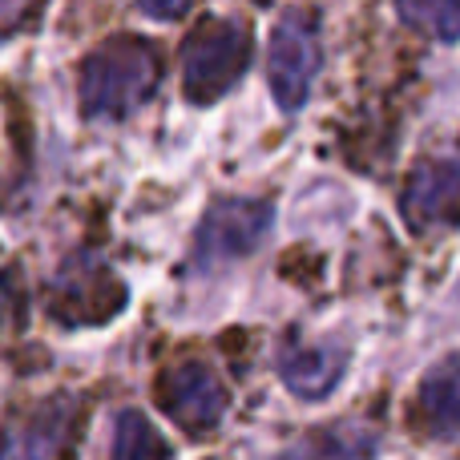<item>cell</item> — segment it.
Returning a JSON list of instances; mask_svg holds the SVG:
<instances>
[{
	"label": "cell",
	"mask_w": 460,
	"mask_h": 460,
	"mask_svg": "<svg viewBox=\"0 0 460 460\" xmlns=\"http://www.w3.org/2000/svg\"><path fill=\"white\" fill-rule=\"evenodd\" d=\"M162 81V57L142 37H113L81 65V113L89 121H121L142 110Z\"/></svg>",
	"instance_id": "6da1fadb"
},
{
	"label": "cell",
	"mask_w": 460,
	"mask_h": 460,
	"mask_svg": "<svg viewBox=\"0 0 460 460\" xmlns=\"http://www.w3.org/2000/svg\"><path fill=\"white\" fill-rule=\"evenodd\" d=\"M251 65V29L234 16H207L182 45V93L194 105H215L243 81Z\"/></svg>",
	"instance_id": "7a4b0ae2"
},
{
	"label": "cell",
	"mask_w": 460,
	"mask_h": 460,
	"mask_svg": "<svg viewBox=\"0 0 460 460\" xmlns=\"http://www.w3.org/2000/svg\"><path fill=\"white\" fill-rule=\"evenodd\" d=\"M275 230V202L267 199H218L207 207L194 234L190 267L199 275H215L254 254Z\"/></svg>",
	"instance_id": "3957f363"
},
{
	"label": "cell",
	"mask_w": 460,
	"mask_h": 460,
	"mask_svg": "<svg viewBox=\"0 0 460 460\" xmlns=\"http://www.w3.org/2000/svg\"><path fill=\"white\" fill-rule=\"evenodd\" d=\"M319 73V32H315V16L291 8L275 21L270 29V49H267V81L275 93L279 110L283 113H299L311 97Z\"/></svg>",
	"instance_id": "277c9868"
},
{
	"label": "cell",
	"mask_w": 460,
	"mask_h": 460,
	"mask_svg": "<svg viewBox=\"0 0 460 460\" xmlns=\"http://www.w3.org/2000/svg\"><path fill=\"white\" fill-rule=\"evenodd\" d=\"M126 307V287L110 267L93 259H77L61 270L49 291V315L65 327H102Z\"/></svg>",
	"instance_id": "5b68a950"
},
{
	"label": "cell",
	"mask_w": 460,
	"mask_h": 460,
	"mask_svg": "<svg viewBox=\"0 0 460 460\" xmlns=\"http://www.w3.org/2000/svg\"><path fill=\"white\" fill-rule=\"evenodd\" d=\"M158 404L178 429L186 432H210L223 424L226 416V388L202 359H182V364L166 367L158 380Z\"/></svg>",
	"instance_id": "8992f818"
},
{
	"label": "cell",
	"mask_w": 460,
	"mask_h": 460,
	"mask_svg": "<svg viewBox=\"0 0 460 460\" xmlns=\"http://www.w3.org/2000/svg\"><path fill=\"white\" fill-rule=\"evenodd\" d=\"M400 210H404L412 230L460 223V142L429 154L412 170V178L404 186V199H400Z\"/></svg>",
	"instance_id": "52a82bcc"
},
{
	"label": "cell",
	"mask_w": 460,
	"mask_h": 460,
	"mask_svg": "<svg viewBox=\"0 0 460 460\" xmlns=\"http://www.w3.org/2000/svg\"><path fill=\"white\" fill-rule=\"evenodd\" d=\"M77 404L73 400H49L37 412L16 416L0 432V460H61L69 448Z\"/></svg>",
	"instance_id": "ba28073f"
},
{
	"label": "cell",
	"mask_w": 460,
	"mask_h": 460,
	"mask_svg": "<svg viewBox=\"0 0 460 460\" xmlns=\"http://www.w3.org/2000/svg\"><path fill=\"white\" fill-rule=\"evenodd\" d=\"M348 364H351L348 348L335 340L295 343V348H287L283 356H279V380L299 400L319 404V400H327L340 388V380L348 376Z\"/></svg>",
	"instance_id": "9c48e42d"
},
{
	"label": "cell",
	"mask_w": 460,
	"mask_h": 460,
	"mask_svg": "<svg viewBox=\"0 0 460 460\" xmlns=\"http://www.w3.org/2000/svg\"><path fill=\"white\" fill-rule=\"evenodd\" d=\"M376 448H380V437L367 424L343 420L287 445V453L279 460H376Z\"/></svg>",
	"instance_id": "30bf717a"
},
{
	"label": "cell",
	"mask_w": 460,
	"mask_h": 460,
	"mask_svg": "<svg viewBox=\"0 0 460 460\" xmlns=\"http://www.w3.org/2000/svg\"><path fill=\"white\" fill-rule=\"evenodd\" d=\"M420 412L432 437H460V356H448L424 376Z\"/></svg>",
	"instance_id": "8fae6325"
},
{
	"label": "cell",
	"mask_w": 460,
	"mask_h": 460,
	"mask_svg": "<svg viewBox=\"0 0 460 460\" xmlns=\"http://www.w3.org/2000/svg\"><path fill=\"white\" fill-rule=\"evenodd\" d=\"M110 460H170V445L162 440V432L146 420L142 412L126 408L113 420V448Z\"/></svg>",
	"instance_id": "7c38bea8"
},
{
	"label": "cell",
	"mask_w": 460,
	"mask_h": 460,
	"mask_svg": "<svg viewBox=\"0 0 460 460\" xmlns=\"http://www.w3.org/2000/svg\"><path fill=\"white\" fill-rule=\"evenodd\" d=\"M396 16L437 40H460V4L456 0H404V4H396Z\"/></svg>",
	"instance_id": "4fadbf2b"
},
{
	"label": "cell",
	"mask_w": 460,
	"mask_h": 460,
	"mask_svg": "<svg viewBox=\"0 0 460 460\" xmlns=\"http://www.w3.org/2000/svg\"><path fill=\"white\" fill-rule=\"evenodd\" d=\"M137 13L154 16V21H178V16H186L190 8H186V4H137Z\"/></svg>",
	"instance_id": "5bb4252c"
}]
</instances>
